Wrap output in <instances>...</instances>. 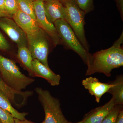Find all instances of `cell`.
<instances>
[{"label":"cell","mask_w":123,"mask_h":123,"mask_svg":"<svg viewBox=\"0 0 123 123\" xmlns=\"http://www.w3.org/2000/svg\"><path fill=\"white\" fill-rule=\"evenodd\" d=\"M123 33L112 46L91 54L86 76L102 73L107 77L111 76L114 69L123 66Z\"/></svg>","instance_id":"6da1fadb"},{"label":"cell","mask_w":123,"mask_h":123,"mask_svg":"<svg viewBox=\"0 0 123 123\" xmlns=\"http://www.w3.org/2000/svg\"><path fill=\"white\" fill-rule=\"evenodd\" d=\"M0 75L7 85L16 91H22L35 81L22 73L13 61L0 54Z\"/></svg>","instance_id":"7a4b0ae2"},{"label":"cell","mask_w":123,"mask_h":123,"mask_svg":"<svg viewBox=\"0 0 123 123\" xmlns=\"http://www.w3.org/2000/svg\"><path fill=\"white\" fill-rule=\"evenodd\" d=\"M60 0L65 10V21L70 25L82 46L89 52V45L86 39L84 29L86 13L79 8L74 0Z\"/></svg>","instance_id":"3957f363"},{"label":"cell","mask_w":123,"mask_h":123,"mask_svg":"<svg viewBox=\"0 0 123 123\" xmlns=\"http://www.w3.org/2000/svg\"><path fill=\"white\" fill-rule=\"evenodd\" d=\"M38 99L44 109L43 123H68L63 114L59 100L53 97L48 90L40 87L35 88Z\"/></svg>","instance_id":"277c9868"},{"label":"cell","mask_w":123,"mask_h":123,"mask_svg":"<svg viewBox=\"0 0 123 123\" xmlns=\"http://www.w3.org/2000/svg\"><path fill=\"white\" fill-rule=\"evenodd\" d=\"M61 40L69 49L76 53L87 65L91 54L82 46L70 25L64 19L56 20L54 23Z\"/></svg>","instance_id":"5b68a950"},{"label":"cell","mask_w":123,"mask_h":123,"mask_svg":"<svg viewBox=\"0 0 123 123\" xmlns=\"http://www.w3.org/2000/svg\"><path fill=\"white\" fill-rule=\"evenodd\" d=\"M46 34L40 28L35 34L27 35V46L33 59L49 67L48 59L49 44Z\"/></svg>","instance_id":"8992f818"},{"label":"cell","mask_w":123,"mask_h":123,"mask_svg":"<svg viewBox=\"0 0 123 123\" xmlns=\"http://www.w3.org/2000/svg\"><path fill=\"white\" fill-rule=\"evenodd\" d=\"M36 19L39 27L49 36L55 46L59 44L61 40L54 24L50 22L45 14L44 2L42 0L33 1Z\"/></svg>","instance_id":"52a82bcc"},{"label":"cell","mask_w":123,"mask_h":123,"mask_svg":"<svg viewBox=\"0 0 123 123\" xmlns=\"http://www.w3.org/2000/svg\"><path fill=\"white\" fill-rule=\"evenodd\" d=\"M0 28L15 42L18 47L27 46L26 34L12 18H0Z\"/></svg>","instance_id":"ba28073f"},{"label":"cell","mask_w":123,"mask_h":123,"mask_svg":"<svg viewBox=\"0 0 123 123\" xmlns=\"http://www.w3.org/2000/svg\"><path fill=\"white\" fill-rule=\"evenodd\" d=\"M82 84L91 95L94 96L95 101L98 103L100 102L102 96L108 92L111 86L110 82L103 83L97 78L92 77L82 80Z\"/></svg>","instance_id":"9c48e42d"},{"label":"cell","mask_w":123,"mask_h":123,"mask_svg":"<svg viewBox=\"0 0 123 123\" xmlns=\"http://www.w3.org/2000/svg\"><path fill=\"white\" fill-rule=\"evenodd\" d=\"M115 105V101L112 98L103 105L91 110L85 116L81 121L85 123H101Z\"/></svg>","instance_id":"30bf717a"},{"label":"cell","mask_w":123,"mask_h":123,"mask_svg":"<svg viewBox=\"0 0 123 123\" xmlns=\"http://www.w3.org/2000/svg\"><path fill=\"white\" fill-rule=\"evenodd\" d=\"M32 67L35 77L44 78L52 86L59 85L61 77L59 74L55 73L49 67L45 66L35 59H33Z\"/></svg>","instance_id":"8fae6325"},{"label":"cell","mask_w":123,"mask_h":123,"mask_svg":"<svg viewBox=\"0 0 123 123\" xmlns=\"http://www.w3.org/2000/svg\"><path fill=\"white\" fill-rule=\"evenodd\" d=\"M12 18L26 35L35 34L40 29L36 20L19 10L12 15Z\"/></svg>","instance_id":"7c38bea8"},{"label":"cell","mask_w":123,"mask_h":123,"mask_svg":"<svg viewBox=\"0 0 123 123\" xmlns=\"http://www.w3.org/2000/svg\"><path fill=\"white\" fill-rule=\"evenodd\" d=\"M43 5L46 17L50 22L54 24L59 19L66 20L65 10L60 0H49L44 2Z\"/></svg>","instance_id":"4fadbf2b"},{"label":"cell","mask_w":123,"mask_h":123,"mask_svg":"<svg viewBox=\"0 0 123 123\" xmlns=\"http://www.w3.org/2000/svg\"><path fill=\"white\" fill-rule=\"evenodd\" d=\"M0 90L2 91L8 98L12 104L20 106L23 103L19 101L20 98L26 100L32 94V91L25 92L16 91L7 85L0 75Z\"/></svg>","instance_id":"5bb4252c"},{"label":"cell","mask_w":123,"mask_h":123,"mask_svg":"<svg viewBox=\"0 0 123 123\" xmlns=\"http://www.w3.org/2000/svg\"><path fill=\"white\" fill-rule=\"evenodd\" d=\"M111 86L108 93L112 95L116 105L123 104V76H117L114 81L110 82Z\"/></svg>","instance_id":"9a60e30c"},{"label":"cell","mask_w":123,"mask_h":123,"mask_svg":"<svg viewBox=\"0 0 123 123\" xmlns=\"http://www.w3.org/2000/svg\"><path fill=\"white\" fill-rule=\"evenodd\" d=\"M17 57L27 70L30 75L35 77L32 67L33 59L27 47H18Z\"/></svg>","instance_id":"2e32d148"},{"label":"cell","mask_w":123,"mask_h":123,"mask_svg":"<svg viewBox=\"0 0 123 123\" xmlns=\"http://www.w3.org/2000/svg\"><path fill=\"white\" fill-rule=\"evenodd\" d=\"M0 107L7 111L14 118L20 120L25 119L27 115L26 112H18L12 106V104L5 94L0 90Z\"/></svg>","instance_id":"e0dca14e"},{"label":"cell","mask_w":123,"mask_h":123,"mask_svg":"<svg viewBox=\"0 0 123 123\" xmlns=\"http://www.w3.org/2000/svg\"><path fill=\"white\" fill-rule=\"evenodd\" d=\"M17 1L19 10L36 20L33 1L31 0H17Z\"/></svg>","instance_id":"ac0fdd59"},{"label":"cell","mask_w":123,"mask_h":123,"mask_svg":"<svg viewBox=\"0 0 123 123\" xmlns=\"http://www.w3.org/2000/svg\"><path fill=\"white\" fill-rule=\"evenodd\" d=\"M123 105H116L112 111L104 118L101 123H116L120 111L123 109Z\"/></svg>","instance_id":"d6986e66"},{"label":"cell","mask_w":123,"mask_h":123,"mask_svg":"<svg viewBox=\"0 0 123 123\" xmlns=\"http://www.w3.org/2000/svg\"><path fill=\"white\" fill-rule=\"evenodd\" d=\"M76 4L86 14L93 10L94 7L93 0H74Z\"/></svg>","instance_id":"ffe728a7"},{"label":"cell","mask_w":123,"mask_h":123,"mask_svg":"<svg viewBox=\"0 0 123 123\" xmlns=\"http://www.w3.org/2000/svg\"><path fill=\"white\" fill-rule=\"evenodd\" d=\"M5 11L12 16L19 10L17 0H5Z\"/></svg>","instance_id":"44dd1931"},{"label":"cell","mask_w":123,"mask_h":123,"mask_svg":"<svg viewBox=\"0 0 123 123\" xmlns=\"http://www.w3.org/2000/svg\"><path fill=\"white\" fill-rule=\"evenodd\" d=\"M0 120L1 123H14V118L11 114L0 107Z\"/></svg>","instance_id":"7402d4cb"},{"label":"cell","mask_w":123,"mask_h":123,"mask_svg":"<svg viewBox=\"0 0 123 123\" xmlns=\"http://www.w3.org/2000/svg\"><path fill=\"white\" fill-rule=\"evenodd\" d=\"M9 44L6 39L4 36L0 32V50L2 51H7L9 49Z\"/></svg>","instance_id":"603a6c76"},{"label":"cell","mask_w":123,"mask_h":123,"mask_svg":"<svg viewBox=\"0 0 123 123\" xmlns=\"http://www.w3.org/2000/svg\"><path fill=\"white\" fill-rule=\"evenodd\" d=\"M116 3L117 6L119 11L122 20H123V0H114Z\"/></svg>","instance_id":"cb8c5ba5"},{"label":"cell","mask_w":123,"mask_h":123,"mask_svg":"<svg viewBox=\"0 0 123 123\" xmlns=\"http://www.w3.org/2000/svg\"><path fill=\"white\" fill-rule=\"evenodd\" d=\"M116 123H123V108L121 109L119 112Z\"/></svg>","instance_id":"d4e9b609"},{"label":"cell","mask_w":123,"mask_h":123,"mask_svg":"<svg viewBox=\"0 0 123 123\" xmlns=\"http://www.w3.org/2000/svg\"><path fill=\"white\" fill-rule=\"evenodd\" d=\"M7 17L12 18V16L10 15L6 11L0 9V18Z\"/></svg>","instance_id":"484cf974"},{"label":"cell","mask_w":123,"mask_h":123,"mask_svg":"<svg viewBox=\"0 0 123 123\" xmlns=\"http://www.w3.org/2000/svg\"><path fill=\"white\" fill-rule=\"evenodd\" d=\"M14 123H32L27 120H20L18 119L14 118Z\"/></svg>","instance_id":"4316f807"},{"label":"cell","mask_w":123,"mask_h":123,"mask_svg":"<svg viewBox=\"0 0 123 123\" xmlns=\"http://www.w3.org/2000/svg\"><path fill=\"white\" fill-rule=\"evenodd\" d=\"M5 0H0V9L4 11H5Z\"/></svg>","instance_id":"83f0119b"},{"label":"cell","mask_w":123,"mask_h":123,"mask_svg":"<svg viewBox=\"0 0 123 123\" xmlns=\"http://www.w3.org/2000/svg\"><path fill=\"white\" fill-rule=\"evenodd\" d=\"M83 123V122H82V121H80V122H78V123Z\"/></svg>","instance_id":"f1b7e54d"},{"label":"cell","mask_w":123,"mask_h":123,"mask_svg":"<svg viewBox=\"0 0 123 123\" xmlns=\"http://www.w3.org/2000/svg\"><path fill=\"white\" fill-rule=\"evenodd\" d=\"M42 1H43V2H45V1H47L49 0H42Z\"/></svg>","instance_id":"f546056e"},{"label":"cell","mask_w":123,"mask_h":123,"mask_svg":"<svg viewBox=\"0 0 123 123\" xmlns=\"http://www.w3.org/2000/svg\"><path fill=\"white\" fill-rule=\"evenodd\" d=\"M31 0L32 1H34L35 0Z\"/></svg>","instance_id":"4dcf8cb0"},{"label":"cell","mask_w":123,"mask_h":123,"mask_svg":"<svg viewBox=\"0 0 123 123\" xmlns=\"http://www.w3.org/2000/svg\"><path fill=\"white\" fill-rule=\"evenodd\" d=\"M0 123H1V121L0 120Z\"/></svg>","instance_id":"1f68e13d"},{"label":"cell","mask_w":123,"mask_h":123,"mask_svg":"<svg viewBox=\"0 0 123 123\" xmlns=\"http://www.w3.org/2000/svg\"><path fill=\"white\" fill-rule=\"evenodd\" d=\"M68 123H70V122H69H69H68Z\"/></svg>","instance_id":"d6a6232c"}]
</instances>
